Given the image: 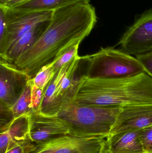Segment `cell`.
Listing matches in <instances>:
<instances>
[{
    "instance_id": "cell-1",
    "label": "cell",
    "mask_w": 152,
    "mask_h": 153,
    "mask_svg": "<svg viewBox=\"0 0 152 153\" xmlns=\"http://www.w3.org/2000/svg\"><path fill=\"white\" fill-rule=\"evenodd\" d=\"M96 22L95 8L90 3L55 10L38 41L12 64L32 79L41 68L54 62L66 49L80 44Z\"/></svg>"
},
{
    "instance_id": "cell-2",
    "label": "cell",
    "mask_w": 152,
    "mask_h": 153,
    "mask_svg": "<svg viewBox=\"0 0 152 153\" xmlns=\"http://www.w3.org/2000/svg\"><path fill=\"white\" fill-rule=\"evenodd\" d=\"M72 102L120 107L152 104V77L146 72L132 77L115 79L87 76Z\"/></svg>"
},
{
    "instance_id": "cell-3",
    "label": "cell",
    "mask_w": 152,
    "mask_h": 153,
    "mask_svg": "<svg viewBox=\"0 0 152 153\" xmlns=\"http://www.w3.org/2000/svg\"><path fill=\"white\" fill-rule=\"evenodd\" d=\"M90 63L91 55L78 56L55 72L44 89L40 113L56 116L62 108L72 102L87 76Z\"/></svg>"
},
{
    "instance_id": "cell-4",
    "label": "cell",
    "mask_w": 152,
    "mask_h": 153,
    "mask_svg": "<svg viewBox=\"0 0 152 153\" xmlns=\"http://www.w3.org/2000/svg\"><path fill=\"white\" fill-rule=\"evenodd\" d=\"M121 107L82 105L71 103L56 116L68 129V134L78 137H103L110 134Z\"/></svg>"
},
{
    "instance_id": "cell-5",
    "label": "cell",
    "mask_w": 152,
    "mask_h": 153,
    "mask_svg": "<svg viewBox=\"0 0 152 153\" xmlns=\"http://www.w3.org/2000/svg\"><path fill=\"white\" fill-rule=\"evenodd\" d=\"M138 59L122 50L101 48L91 55L87 77L90 78H126L145 73Z\"/></svg>"
},
{
    "instance_id": "cell-6",
    "label": "cell",
    "mask_w": 152,
    "mask_h": 153,
    "mask_svg": "<svg viewBox=\"0 0 152 153\" xmlns=\"http://www.w3.org/2000/svg\"><path fill=\"white\" fill-rule=\"evenodd\" d=\"M118 45L122 51L130 55L152 52V9L136 19L121 37Z\"/></svg>"
},
{
    "instance_id": "cell-7",
    "label": "cell",
    "mask_w": 152,
    "mask_h": 153,
    "mask_svg": "<svg viewBox=\"0 0 152 153\" xmlns=\"http://www.w3.org/2000/svg\"><path fill=\"white\" fill-rule=\"evenodd\" d=\"M3 10L7 26L4 59L10 48L32 27L37 23L51 20L53 11L27 12L13 8L0 6Z\"/></svg>"
},
{
    "instance_id": "cell-8",
    "label": "cell",
    "mask_w": 152,
    "mask_h": 153,
    "mask_svg": "<svg viewBox=\"0 0 152 153\" xmlns=\"http://www.w3.org/2000/svg\"><path fill=\"white\" fill-rule=\"evenodd\" d=\"M13 64L0 60V102L12 107L30 80Z\"/></svg>"
},
{
    "instance_id": "cell-9",
    "label": "cell",
    "mask_w": 152,
    "mask_h": 153,
    "mask_svg": "<svg viewBox=\"0 0 152 153\" xmlns=\"http://www.w3.org/2000/svg\"><path fill=\"white\" fill-rule=\"evenodd\" d=\"M68 134L67 126L57 116H49L40 112L29 116V135L31 141L43 145Z\"/></svg>"
},
{
    "instance_id": "cell-10",
    "label": "cell",
    "mask_w": 152,
    "mask_h": 153,
    "mask_svg": "<svg viewBox=\"0 0 152 153\" xmlns=\"http://www.w3.org/2000/svg\"><path fill=\"white\" fill-rule=\"evenodd\" d=\"M106 138L68 134L40 145L50 153H102Z\"/></svg>"
},
{
    "instance_id": "cell-11",
    "label": "cell",
    "mask_w": 152,
    "mask_h": 153,
    "mask_svg": "<svg viewBox=\"0 0 152 153\" xmlns=\"http://www.w3.org/2000/svg\"><path fill=\"white\" fill-rule=\"evenodd\" d=\"M152 125V104L121 107L110 134L144 128Z\"/></svg>"
},
{
    "instance_id": "cell-12",
    "label": "cell",
    "mask_w": 152,
    "mask_h": 153,
    "mask_svg": "<svg viewBox=\"0 0 152 153\" xmlns=\"http://www.w3.org/2000/svg\"><path fill=\"white\" fill-rule=\"evenodd\" d=\"M141 129L111 134L105 139L102 153H146L139 139Z\"/></svg>"
},
{
    "instance_id": "cell-13",
    "label": "cell",
    "mask_w": 152,
    "mask_h": 153,
    "mask_svg": "<svg viewBox=\"0 0 152 153\" xmlns=\"http://www.w3.org/2000/svg\"><path fill=\"white\" fill-rule=\"evenodd\" d=\"M32 142L29 135V116L17 118L7 129L0 133V153L11 148Z\"/></svg>"
},
{
    "instance_id": "cell-14",
    "label": "cell",
    "mask_w": 152,
    "mask_h": 153,
    "mask_svg": "<svg viewBox=\"0 0 152 153\" xmlns=\"http://www.w3.org/2000/svg\"><path fill=\"white\" fill-rule=\"evenodd\" d=\"M50 20L40 22L32 27L10 48L4 59L1 60L13 63L38 41L49 25Z\"/></svg>"
},
{
    "instance_id": "cell-15",
    "label": "cell",
    "mask_w": 152,
    "mask_h": 153,
    "mask_svg": "<svg viewBox=\"0 0 152 153\" xmlns=\"http://www.w3.org/2000/svg\"><path fill=\"white\" fill-rule=\"evenodd\" d=\"M90 3V0H30L13 7L23 11H54L71 4Z\"/></svg>"
},
{
    "instance_id": "cell-16",
    "label": "cell",
    "mask_w": 152,
    "mask_h": 153,
    "mask_svg": "<svg viewBox=\"0 0 152 153\" xmlns=\"http://www.w3.org/2000/svg\"><path fill=\"white\" fill-rule=\"evenodd\" d=\"M32 79L29 81L27 85L21 95L12 107L15 118L22 116H30L34 112L32 105Z\"/></svg>"
},
{
    "instance_id": "cell-17",
    "label": "cell",
    "mask_w": 152,
    "mask_h": 153,
    "mask_svg": "<svg viewBox=\"0 0 152 153\" xmlns=\"http://www.w3.org/2000/svg\"><path fill=\"white\" fill-rule=\"evenodd\" d=\"M53 63L43 66L32 78L34 85L41 89H44L50 82L54 74Z\"/></svg>"
},
{
    "instance_id": "cell-18",
    "label": "cell",
    "mask_w": 152,
    "mask_h": 153,
    "mask_svg": "<svg viewBox=\"0 0 152 153\" xmlns=\"http://www.w3.org/2000/svg\"><path fill=\"white\" fill-rule=\"evenodd\" d=\"M79 45L80 44H76L71 46L66 49L53 62L54 73L78 56V51Z\"/></svg>"
},
{
    "instance_id": "cell-19",
    "label": "cell",
    "mask_w": 152,
    "mask_h": 153,
    "mask_svg": "<svg viewBox=\"0 0 152 153\" xmlns=\"http://www.w3.org/2000/svg\"><path fill=\"white\" fill-rule=\"evenodd\" d=\"M15 119L12 107L0 102V133L7 129Z\"/></svg>"
},
{
    "instance_id": "cell-20",
    "label": "cell",
    "mask_w": 152,
    "mask_h": 153,
    "mask_svg": "<svg viewBox=\"0 0 152 153\" xmlns=\"http://www.w3.org/2000/svg\"><path fill=\"white\" fill-rule=\"evenodd\" d=\"M139 137L146 153H152V125L140 130Z\"/></svg>"
},
{
    "instance_id": "cell-21",
    "label": "cell",
    "mask_w": 152,
    "mask_h": 153,
    "mask_svg": "<svg viewBox=\"0 0 152 153\" xmlns=\"http://www.w3.org/2000/svg\"><path fill=\"white\" fill-rule=\"evenodd\" d=\"M43 89L37 87L35 85H34L33 82L31 98H32V108L34 112H40L42 102H43Z\"/></svg>"
},
{
    "instance_id": "cell-22",
    "label": "cell",
    "mask_w": 152,
    "mask_h": 153,
    "mask_svg": "<svg viewBox=\"0 0 152 153\" xmlns=\"http://www.w3.org/2000/svg\"><path fill=\"white\" fill-rule=\"evenodd\" d=\"M7 36V26L3 10L0 8V56L4 57Z\"/></svg>"
},
{
    "instance_id": "cell-23",
    "label": "cell",
    "mask_w": 152,
    "mask_h": 153,
    "mask_svg": "<svg viewBox=\"0 0 152 153\" xmlns=\"http://www.w3.org/2000/svg\"><path fill=\"white\" fill-rule=\"evenodd\" d=\"M136 58L144 68L145 72L152 77V52L137 56Z\"/></svg>"
},
{
    "instance_id": "cell-24",
    "label": "cell",
    "mask_w": 152,
    "mask_h": 153,
    "mask_svg": "<svg viewBox=\"0 0 152 153\" xmlns=\"http://www.w3.org/2000/svg\"><path fill=\"white\" fill-rule=\"evenodd\" d=\"M36 147V144L29 142L15 146L5 153H31Z\"/></svg>"
},
{
    "instance_id": "cell-25",
    "label": "cell",
    "mask_w": 152,
    "mask_h": 153,
    "mask_svg": "<svg viewBox=\"0 0 152 153\" xmlns=\"http://www.w3.org/2000/svg\"><path fill=\"white\" fill-rule=\"evenodd\" d=\"M30 0H0V6L13 8Z\"/></svg>"
},
{
    "instance_id": "cell-26",
    "label": "cell",
    "mask_w": 152,
    "mask_h": 153,
    "mask_svg": "<svg viewBox=\"0 0 152 153\" xmlns=\"http://www.w3.org/2000/svg\"><path fill=\"white\" fill-rule=\"evenodd\" d=\"M31 153H50L45 148L40 145L37 144V147Z\"/></svg>"
},
{
    "instance_id": "cell-27",
    "label": "cell",
    "mask_w": 152,
    "mask_h": 153,
    "mask_svg": "<svg viewBox=\"0 0 152 153\" xmlns=\"http://www.w3.org/2000/svg\"></svg>"
}]
</instances>
